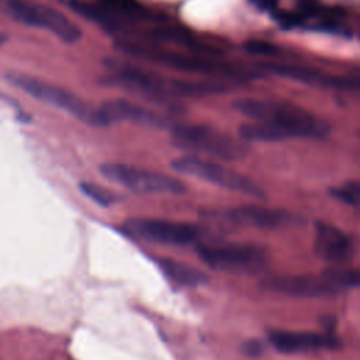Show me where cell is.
<instances>
[{"instance_id":"44dd1931","label":"cell","mask_w":360,"mask_h":360,"mask_svg":"<svg viewBox=\"0 0 360 360\" xmlns=\"http://www.w3.org/2000/svg\"><path fill=\"white\" fill-rule=\"evenodd\" d=\"M262 10H274L277 6V0H252Z\"/></svg>"},{"instance_id":"9a60e30c","label":"cell","mask_w":360,"mask_h":360,"mask_svg":"<svg viewBox=\"0 0 360 360\" xmlns=\"http://www.w3.org/2000/svg\"><path fill=\"white\" fill-rule=\"evenodd\" d=\"M100 114L103 115V120L105 125L111 122H132L135 125L148 127V128H163L166 127V120L160 117L159 114L141 107L138 104H134L127 100H108L105 101L100 108Z\"/></svg>"},{"instance_id":"3957f363","label":"cell","mask_w":360,"mask_h":360,"mask_svg":"<svg viewBox=\"0 0 360 360\" xmlns=\"http://www.w3.org/2000/svg\"><path fill=\"white\" fill-rule=\"evenodd\" d=\"M172 142L179 149L190 152V155L224 162L242 160L249 153V145L243 139L201 124L173 127Z\"/></svg>"},{"instance_id":"7402d4cb","label":"cell","mask_w":360,"mask_h":360,"mask_svg":"<svg viewBox=\"0 0 360 360\" xmlns=\"http://www.w3.org/2000/svg\"><path fill=\"white\" fill-rule=\"evenodd\" d=\"M246 353L248 354H252V356H256V354H259L260 352H262V343L260 342H257V340H255V342H249V343H246Z\"/></svg>"},{"instance_id":"ffe728a7","label":"cell","mask_w":360,"mask_h":360,"mask_svg":"<svg viewBox=\"0 0 360 360\" xmlns=\"http://www.w3.org/2000/svg\"><path fill=\"white\" fill-rule=\"evenodd\" d=\"M80 190H82L89 198H91L93 201H96V202L100 204V205L107 207V205H111L112 201H114V197H112V194H111L108 190H105V188H103V187H100V186H97V184H94V183L82 181V183H80Z\"/></svg>"},{"instance_id":"8fae6325","label":"cell","mask_w":360,"mask_h":360,"mask_svg":"<svg viewBox=\"0 0 360 360\" xmlns=\"http://www.w3.org/2000/svg\"><path fill=\"white\" fill-rule=\"evenodd\" d=\"M269 345L280 353L298 354L319 350H335L342 346L340 339L333 332L308 330H271L267 336Z\"/></svg>"},{"instance_id":"e0dca14e","label":"cell","mask_w":360,"mask_h":360,"mask_svg":"<svg viewBox=\"0 0 360 360\" xmlns=\"http://www.w3.org/2000/svg\"><path fill=\"white\" fill-rule=\"evenodd\" d=\"M158 266L172 284L180 287H198L208 281L205 273L179 260L163 257L158 260Z\"/></svg>"},{"instance_id":"603a6c76","label":"cell","mask_w":360,"mask_h":360,"mask_svg":"<svg viewBox=\"0 0 360 360\" xmlns=\"http://www.w3.org/2000/svg\"><path fill=\"white\" fill-rule=\"evenodd\" d=\"M6 41H7V35L4 32H0V48L4 45Z\"/></svg>"},{"instance_id":"ba28073f","label":"cell","mask_w":360,"mask_h":360,"mask_svg":"<svg viewBox=\"0 0 360 360\" xmlns=\"http://www.w3.org/2000/svg\"><path fill=\"white\" fill-rule=\"evenodd\" d=\"M100 172L107 180L136 194H181L186 191L181 180L148 169L122 163H105L100 167Z\"/></svg>"},{"instance_id":"4fadbf2b","label":"cell","mask_w":360,"mask_h":360,"mask_svg":"<svg viewBox=\"0 0 360 360\" xmlns=\"http://www.w3.org/2000/svg\"><path fill=\"white\" fill-rule=\"evenodd\" d=\"M224 219L232 225L250 226L260 229H276L283 226H290L298 222V217L292 212L270 208L256 204L239 205L224 212Z\"/></svg>"},{"instance_id":"277c9868","label":"cell","mask_w":360,"mask_h":360,"mask_svg":"<svg viewBox=\"0 0 360 360\" xmlns=\"http://www.w3.org/2000/svg\"><path fill=\"white\" fill-rule=\"evenodd\" d=\"M7 79L10 83L21 89L28 96L49 104L55 108H59L75 118L86 122L87 125L105 127L100 110H94L86 101H83L76 94L65 90L56 84L41 80L38 77L25 75V73H8Z\"/></svg>"},{"instance_id":"5b68a950","label":"cell","mask_w":360,"mask_h":360,"mask_svg":"<svg viewBox=\"0 0 360 360\" xmlns=\"http://www.w3.org/2000/svg\"><path fill=\"white\" fill-rule=\"evenodd\" d=\"M0 11L20 24L46 30L66 44H75L82 38V30L73 21L46 4L31 0H0Z\"/></svg>"},{"instance_id":"8992f818","label":"cell","mask_w":360,"mask_h":360,"mask_svg":"<svg viewBox=\"0 0 360 360\" xmlns=\"http://www.w3.org/2000/svg\"><path fill=\"white\" fill-rule=\"evenodd\" d=\"M195 252L210 269L225 273H259L269 262L266 249L252 243H198Z\"/></svg>"},{"instance_id":"7c38bea8","label":"cell","mask_w":360,"mask_h":360,"mask_svg":"<svg viewBox=\"0 0 360 360\" xmlns=\"http://www.w3.org/2000/svg\"><path fill=\"white\" fill-rule=\"evenodd\" d=\"M260 285L271 292L292 297H329L338 295L325 278L323 273L312 274H283L262 280Z\"/></svg>"},{"instance_id":"2e32d148","label":"cell","mask_w":360,"mask_h":360,"mask_svg":"<svg viewBox=\"0 0 360 360\" xmlns=\"http://www.w3.org/2000/svg\"><path fill=\"white\" fill-rule=\"evenodd\" d=\"M121 21L136 25L142 22H159L158 17L136 0H93Z\"/></svg>"},{"instance_id":"5bb4252c","label":"cell","mask_w":360,"mask_h":360,"mask_svg":"<svg viewBox=\"0 0 360 360\" xmlns=\"http://www.w3.org/2000/svg\"><path fill=\"white\" fill-rule=\"evenodd\" d=\"M314 249L322 260L335 266H343L354 256L352 238L342 229L326 222H316Z\"/></svg>"},{"instance_id":"30bf717a","label":"cell","mask_w":360,"mask_h":360,"mask_svg":"<svg viewBox=\"0 0 360 360\" xmlns=\"http://www.w3.org/2000/svg\"><path fill=\"white\" fill-rule=\"evenodd\" d=\"M125 232L132 238L166 246H187L198 242V226L156 218H134L125 222Z\"/></svg>"},{"instance_id":"9c48e42d","label":"cell","mask_w":360,"mask_h":360,"mask_svg":"<svg viewBox=\"0 0 360 360\" xmlns=\"http://www.w3.org/2000/svg\"><path fill=\"white\" fill-rule=\"evenodd\" d=\"M112 75L108 77V82L114 86L125 89L127 91L148 98L153 103L167 105L173 103V97L177 94L174 83H167L162 76L142 70L129 65H121L110 62Z\"/></svg>"},{"instance_id":"ac0fdd59","label":"cell","mask_w":360,"mask_h":360,"mask_svg":"<svg viewBox=\"0 0 360 360\" xmlns=\"http://www.w3.org/2000/svg\"><path fill=\"white\" fill-rule=\"evenodd\" d=\"M323 276L338 294L349 288L360 287V269L336 266L335 269L325 270Z\"/></svg>"},{"instance_id":"d6986e66","label":"cell","mask_w":360,"mask_h":360,"mask_svg":"<svg viewBox=\"0 0 360 360\" xmlns=\"http://www.w3.org/2000/svg\"><path fill=\"white\" fill-rule=\"evenodd\" d=\"M333 198L339 200L340 202L360 207V179L346 181L335 188L330 190Z\"/></svg>"},{"instance_id":"6da1fadb","label":"cell","mask_w":360,"mask_h":360,"mask_svg":"<svg viewBox=\"0 0 360 360\" xmlns=\"http://www.w3.org/2000/svg\"><path fill=\"white\" fill-rule=\"evenodd\" d=\"M233 108L250 122L239 127V138L245 142H278L290 138L322 139L329 134V125L304 110L283 100L239 98Z\"/></svg>"},{"instance_id":"7a4b0ae2","label":"cell","mask_w":360,"mask_h":360,"mask_svg":"<svg viewBox=\"0 0 360 360\" xmlns=\"http://www.w3.org/2000/svg\"><path fill=\"white\" fill-rule=\"evenodd\" d=\"M115 48L120 52L127 53L132 58L165 65V66H169L170 69L181 70L187 73H195V75H204V76H212V77H228V79H238V80H245L253 76L252 73L243 69H238L229 63H224L211 58H204L200 53L188 55L181 52H173L146 41L118 39L115 42Z\"/></svg>"},{"instance_id":"52a82bcc","label":"cell","mask_w":360,"mask_h":360,"mask_svg":"<svg viewBox=\"0 0 360 360\" xmlns=\"http://www.w3.org/2000/svg\"><path fill=\"white\" fill-rule=\"evenodd\" d=\"M172 167L181 174L212 183L229 191L252 195L256 198H263L264 195V191L252 179L212 159H205L195 155H184L174 159L172 162Z\"/></svg>"}]
</instances>
